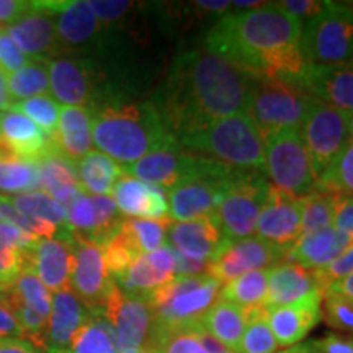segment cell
Segmentation results:
<instances>
[{
  "instance_id": "obj_1",
  "label": "cell",
  "mask_w": 353,
  "mask_h": 353,
  "mask_svg": "<svg viewBox=\"0 0 353 353\" xmlns=\"http://www.w3.org/2000/svg\"><path fill=\"white\" fill-rule=\"evenodd\" d=\"M254 81L252 72L201 41L175 56L154 103L179 138L206 123L244 113Z\"/></svg>"
},
{
  "instance_id": "obj_2",
  "label": "cell",
  "mask_w": 353,
  "mask_h": 353,
  "mask_svg": "<svg viewBox=\"0 0 353 353\" xmlns=\"http://www.w3.org/2000/svg\"><path fill=\"white\" fill-rule=\"evenodd\" d=\"M303 23L278 3L234 12L213 21L203 44L254 76L293 83L307 63L301 54Z\"/></svg>"
},
{
  "instance_id": "obj_3",
  "label": "cell",
  "mask_w": 353,
  "mask_h": 353,
  "mask_svg": "<svg viewBox=\"0 0 353 353\" xmlns=\"http://www.w3.org/2000/svg\"><path fill=\"white\" fill-rule=\"evenodd\" d=\"M90 113L94 144L121 167L175 138L154 100H108L90 108Z\"/></svg>"
},
{
  "instance_id": "obj_4",
  "label": "cell",
  "mask_w": 353,
  "mask_h": 353,
  "mask_svg": "<svg viewBox=\"0 0 353 353\" xmlns=\"http://www.w3.org/2000/svg\"><path fill=\"white\" fill-rule=\"evenodd\" d=\"M176 139L187 151L219 164L237 170L263 172V138L245 113L206 123Z\"/></svg>"
},
{
  "instance_id": "obj_5",
  "label": "cell",
  "mask_w": 353,
  "mask_h": 353,
  "mask_svg": "<svg viewBox=\"0 0 353 353\" xmlns=\"http://www.w3.org/2000/svg\"><path fill=\"white\" fill-rule=\"evenodd\" d=\"M237 169L195 154L187 176L167 192L169 214L176 223L213 216Z\"/></svg>"
},
{
  "instance_id": "obj_6",
  "label": "cell",
  "mask_w": 353,
  "mask_h": 353,
  "mask_svg": "<svg viewBox=\"0 0 353 353\" xmlns=\"http://www.w3.org/2000/svg\"><path fill=\"white\" fill-rule=\"evenodd\" d=\"M223 285L208 273L198 276H175L149 298L152 329H179L196 324L216 303Z\"/></svg>"
},
{
  "instance_id": "obj_7",
  "label": "cell",
  "mask_w": 353,
  "mask_h": 353,
  "mask_svg": "<svg viewBox=\"0 0 353 353\" xmlns=\"http://www.w3.org/2000/svg\"><path fill=\"white\" fill-rule=\"evenodd\" d=\"M312 100L294 83L255 76L244 113L265 139L273 132L301 125Z\"/></svg>"
},
{
  "instance_id": "obj_8",
  "label": "cell",
  "mask_w": 353,
  "mask_h": 353,
  "mask_svg": "<svg viewBox=\"0 0 353 353\" xmlns=\"http://www.w3.org/2000/svg\"><path fill=\"white\" fill-rule=\"evenodd\" d=\"M263 172L272 187L291 196L304 198L317 190V175L312 169L299 128H288L263 139Z\"/></svg>"
},
{
  "instance_id": "obj_9",
  "label": "cell",
  "mask_w": 353,
  "mask_h": 353,
  "mask_svg": "<svg viewBox=\"0 0 353 353\" xmlns=\"http://www.w3.org/2000/svg\"><path fill=\"white\" fill-rule=\"evenodd\" d=\"M353 43V3L325 2L314 19L303 25L301 54L307 64L347 63Z\"/></svg>"
},
{
  "instance_id": "obj_10",
  "label": "cell",
  "mask_w": 353,
  "mask_h": 353,
  "mask_svg": "<svg viewBox=\"0 0 353 353\" xmlns=\"http://www.w3.org/2000/svg\"><path fill=\"white\" fill-rule=\"evenodd\" d=\"M270 188L272 185L262 172L236 170L214 213L226 241H241L252 236Z\"/></svg>"
},
{
  "instance_id": "obj_11",
  "label": "cell",
  "mask_w": 353,
  "mask_h": 353,
  "mask_svg": "<svg viewBox=\"0 0 353 353\" xmlns=\"http://www.w3.org/2000/svg\"><path fill=\"white\" fill-rule=\"evenodd\" d=\"M299 132L317 179L350 141L345 112H339L317 100H312L307 107Z\"/></svg>"
},
{
  "instance_id": "obj_12",
  "label": "cell",
  "mask_w": 353,
  "mask_h": 353,
  "mask_svg": "<svg viewBox=\"0 0 353 353\" xmlns=\"http://www.w3.org/2000/svg\"><path fill=\"white\" fill-rule=\"evenodd\" d=\"M50 94L64 107L94 108L103 101L100 72L95 63L82 56H57L48 61Z\"/></svg>"
},
{
  "instance_id": "obj_13",
  "label": "cell",
  "mask_w": 353,
  "mask_h": 353,
  "mask_svg": "<svg viewBox=\"0 0 353 353\" xmlns=\"http://www.w3.org/2000/svg\"><path fill=\"white\" fill-rule=\"evenodd\" d=\"M114 330L118 353L148 347L152 334L154 314L149 299L123 293L113 283L99 311Z\"/></svg>"
},
{
  "instance_id": "obj_14",
  "label": "cell",
  "mask_w": 353,
  "mask_h": 353,
  "mask_svg": "<svg viewBox=\"0 0 353 353\" xmlns=\"http://www.w3.org/2000/svg\"><path fill=\"white\" fill-rule=\"evenodd\" d=\"M285 252L259 236L241 241H226L216 257L210 262L208 275L221 285L229 283L245 273L272 268L281 263Z\"/></svg>"
},
{
  "instance_id": "obj_15",
  "label": "cell",
  "mask_w": 353,
  "mask_h": 353,
  "mask_svg": "<svg viewBox=\"0 0 353 353\" xmlns=\"http://www.w3.org/2000/svg\"><path fill=\"white\" fill-rule=\"evenodd\" d=\"M74 268L70 276V290L82 299L90 311L103 306L114 281L110 276L101 245L74 236Z\"/></svg>"
},
{
  "instance_id": "obj_16",
  "label": "cell",
  "mask_w": 353,
  "mask_h": 353,
  "mask_svg": "<svg viewBox=\"0 0 353 353\" xmlns=\"http://www.w3.org/2000/svg\"><path fill=\"white\" fill-rule=\"evenodd\" d=\"M195 154L187 151L179 139L172 138L157 145L134 164L121 167L123 174L162 188L167 193L179 185L192 169Z\"/></svg>"
},
{
  "instance_id": "obj_17",
  "label": "cell",
  "mask_w": 353,
  "mask_h": 353,
  "mask_svg": "<svg viewBox=\"0 0 353 353\" xmlns=\"http://www.w3.org/2000/svg\"><path fill=\"white\" fill-rule=\"evenodd\" d=\"M54 19L61 51H85L99 43L101 25L92 12L88 0L65 2H37Z\"/></svg>"
},
{
  "instance_id": "obj_18",
  "label": "cell",
  "mask_w": 353,
  "mask_h": 353,
  "mask_svg": "<svg viewBox=\"0 0 353 353\" xmlns=\"http://www.w3.org/2000/svg\"><path fill=\"white\" fill-rule=\"evenodd\" d=\"M303 198L270 188L267 203L259 216L255 232L260 239L270 242L285 252L301 236Z\"/></svg>"
},
{
  "instance_id": "obj_19",
  "label": "cell",
  "mask_w": 353,
  "mask_h": 353,
  "mask_svg": "<svg viewBox=\"0 0 353 353\" xmlns=\"http://www.w3.org/2000/svg\"><path fill=\"white\" fill-rule=\"evenodd\" d=\"M293 83L327 107L345 113L353 112V68L347 63L307 64Z\"/></svg>"
},
{
  "instance_id": "obj_20",
  "label": "cell",
  "mask_w": 353,
  "mask_h": 353,
  "mask_svg": "<svg viewBox=\"0 0 353 353\" xmlns=\"http://www.w3.org/2000/svg\"><path fill=\"white\" fill-rule=\"evenodd\" d=\"M175 278V252L169 244L141 255L128 270L114 278L123 293L149 299L159 288Z\"/></svg>"
},
{
  "instance_id": "obj_21",
  "label": "cell",
  "mask_w": 353,
  "mask_h": 353,
  "mask_svg": "<svg viewBox=\"0 0 353 353\" xmlns=\"http://www.w3.org/2000/svg\"><path fill=\"white\" fill-rule=\"evenodd\" d=\"M322 286L316 270H309L298 263L281 262L270 268L268 293L263 307L291 306L306 299L324 298Z\"/></svg>"
},
{
  "instance_id": "obj_22",
  "label": "cell",
  "mask_w": 353,
  "mask_h": 353,
  "mask_svg": "<svg viewBox=\"0 0 353 353\" xmlns=\"http://www.w3.org/2000/svg\"><path fill=\"white\" fill-rule=\"evenodd\" d=\"M90 314V309L70 288L52 294L43 350L46 353H69L74 337L88 321Z\"/></svg>"
},
{
  "instance_id": "obj_23",
  "label": "cell",
  "mask_w": 353,
  "mask_h": 353,
  "mask_svg": "<svg viewBox=\"0 0 353 353\" xmlns=\"http://www.w3.org/2000/svg\"><path fill=\"white\" fill-rule=\"evenodd\" d=\"M26 267L32 268L51 293L70 288L74 268L72 237L39 239L26 255Z\"/></svg>"
},
{
  "instance_id": "obj_24",
  "label": "cell",
  "mask_w": 353,
  "mask_h": 353,
  "mask_svg": "<svg viewBox=\"0 0 353 353\" xmlns=\"http://www.w3.org/2000/svg\"><path fill=\"white\" fill-rule=\"evenodd\" d=\"M167 241L174 252L183 257L211 262L226 242L216 216L188 223H174L167 228Z\"/></svg>"
},
{
  "instance_id": "obj_25",
  "label": "cell",
  "mask_w": 353,
  "mask_h": 353,
  "mask_svg": "<svg viewBox=\"0 0 353 353\" xmlns=\"http://www.w3.org/2000/svg\"><path fill=\"white\" fill-rule=\"evenodd\" d=\"M6 30L30 61H50L61 52L54 19L37 2H33V12Z\"/></svg>"
},
{
  "instance_id": "obj_26",
  "label": "cell",
  "mask_w": 353,
  "mask_h": 353,
  "mask_svg": "<svg viewBox=\"0 0 353 353\" xmlns=\"http://www.w3.org/2000/svg\"><path fill=\"white\" fill-rule=\"evenodd\" d=\"M113 201L121 216L128 219H165L170 218L169 201L162 188L144 183L123 174L114 183Z\"/></svg>"
},
{
  "instance_id": "obj_27",
  "label": "cell",
  "mask_w": 353,
  "mask_h": 353,
  "mask_svg": "<svg viewBox=\"0 0 353 353\" xmlns=\"http://www.w3.org/2000/svg\"><path fill=\"white\" fill-rule=\"evenodd\" d=\"M353 247V239L335 228L306 232L290 247L283 262L298 263L309 270H322Z\"/></svg>"
},
{
  "instance_id": "obj_28",
  "label": "cell",
  "mask_w": 353,
  "mask_h": 353,
  "mask_svg": "<svg viewBox=\"0 0 353 353\" xmlns=\"http://www.w3.org/2000/svg\"><path fill=\"white\" fill-rule=\"evenodd\" d=\"M0 148L15 157L38 161L52 148L51 138L15 110L0 112Z\"/></svg>"
},
{
  "instance_id": "obj_29",
  "label": "cell",
  "mask_w": 353,
  "mask_h": 353,
  "mask_svg": "<svg viewBox=\"0 0 353 353\" xmlns=\"http://www.w3.org/2000/svg\"><path fill=\"white\" fill-rule=\"evenodd\" d=\"M322 299L324 298H312L291 306L267 309L268 325L278 347H294L319 324Z\"/></svg>"
},
{
  "instance_id": "obj_30",
  "label": "cell",
  "mask_w": 353,
  "mask_h": 353,
  "mask_svg": "<svg viewBox=\"0 0 353 353\" xmlns=\"http://www.w3.org/2000/svg\"><path fill=\"white\" fill-rule=\"evenodd\" d=\"M51 144L56 152H59L72 164H77L87 154L94 151L90 108H61L59 123L54 136L51 138Z\"/></svg>"
},
{
  "instance_id": "obj_31",
  "label": "cell",
  "mask_w": 353,
  "mask_h": 353,
  "mask_svg": "<svg viewBox=\"0 0 353 353\" xmlns=\"http://www.w3.org/2000/svg\"><path fill=\"white\" fill-rule=\"evenodd\" d=\"M39 175V190L50 195L61 205L68 206L79 193L83 192L79 182L76 164L50 149L37 161Z\"/></svg>"
},
{
  "instance_id": "obj_32",
  "label": "cell",
  "mask_w": 353,
  "mask_h": 353,
  "mask_svg": "<svg viewBox=\"0 0 353 353\" xmlns=\"http://www.w3.org/2000/svg\"><path fill=\"white\" fill-rule=\"evenodd\" d=\"M39 239L0 221V293L10 290L26 267V255Z\"/></svg>"
},
{
  "instance_id": "obj_33",
  "label": "cell",
  "mask_w": 353,
  "mask_h": 353,
  "mask_svg": "<svg viewBox=\"0 0 353 353\" xmlns=\"http://www.w3.org/2000/svg\"><path fill=\"white\" fill-rule=\"evenodd\" d=\"M198 324L219 343L237 353L247 325V309L218 299L201 316Z\"/></svg>"
},
{
  "instance_id": "obj_34",
  "label": "cell",
  "mask_w": 353,
  "mask_h": 353,
  "mask_svg": "<svg viewBox=\"0 0 353 353\" xmlns=\"http://www.w3.org/2000/svg\"><path fill=\"white\" fill-rule=\"evenodd\" d=\"M79 182L88 195L110 196L114 183L123 175L120 164L100 151H92L76 164Z\"/></svg>"
},
{
  "instance_id": "obj_35",
  "label": "cell",
  "mask_w": 353,
  "mask_h": 353,
  "mask_svg": "<svg viewBox=\"0 0 353 353\" xmlns=\"http://www.w3.org/2000/svg\"><path fill=\"white\" fill-rule=\"evenodd\" d=\"M39 175L37 161L0 154V195L19 196L38 192Z\"/></svg>"
},
{
  "instance_id": "obj_36",
  "label": "cell",
  "mask_w": 353,
  "mask_h": 353,
  "mask_svg": "<svg viewBox=\"0 0 353 353\" xmlns=\"http://www.w3.org/2000/svg\"><path fill=\"white\" fill-rule=\"evenodd\" d=\"M268 276H270V268L245 273L223 286L218 299L237 304L244 309L263 306L268 293Z\"/></svg>"
},
{
  "instance_id": "obj_37",
  "label": "cell",
  "mask_w": 353,
  "mask_h": 353,
  "mask_svg": "<svg viewBox=\"0 0 353 353\" xmlns=\"http://www.w3.org/2000/svg\"><path fill=\"white\" fill-rule=\"evenodd\" d=\"M8 200L19 213L30 216V218L52 224L64 234H72L68 224V208L52 200L50 195L38 190V192L25 193L19 196H8Z\"/></svg>"
},
{
  "instance_id": "obj_38",
  "label": "cell",
  "mask_w": 353,
  "mask_h": 353,
  "mask_svg": "<svg viewBox=\"0 0 353 353\" xmlns=\"http://www.w3.org/2000/svg\"><path fill=\"white\" fill-rule=\"evenodd\" d=\"M8 94L13 103L50 94L48 61H30L20 70L7 76Z\"/></svg>"
},
{
  "instance_id": "obj_39",
  "label": "cell",
  "mask_w": 353,
  "mask_h": 353,
  "mask_svg": "<svg viewBox=\"0 0 353 353\" xmlns=\"http://www.w3.org/2000/svg\"><path fill=\"white\" fill-rule=\"evenodd\" d=\"M172 219H125L120 232L139 255L154 252L167 242V228Z\"/></svg>"
},
{
  "instance_id": "obj_40",
  "label": "cell",
  "mask_w": 353,
  "mask_h": 353,
  "mask_svg": "<svg viewBox=\"0 0 353 353\" xmlns=\"http://www.w3.org/2000/svg\"><path fill=\"white\" fill-rule=\"evenodd\" d=\"M69 353H118L112 324L100 312L90 317L74 337Z\"/></svg>"
},
{
  "instance_id": "obj_41",
  "label": "cell",
  "mask_w": 353,
  "mask_h": 353,
  "mask_svg": "<svg viewBox=\"0 0 353 353\" xmlns=\"http://www.w3.org/2000/svg\"><path fill=\"white\" fill-rule=\"evenodd\" d=\"M7 293L32 311L50 319L52 293L43 285V281L34 275V272L30 267H25V270L20 273L12 288L7 290Z\"/></svg>"
},
{
  "instance_id": "obj_42",
  "label": "cell",
  "mask_w": 353,
  "mask_h": 353,
  "mask_svg": "<svg viewBox=\"0 0 353 353\" xmlns=\"http://www.w3.org/2000/svg\"><path fill=\"white\" fill-rule=\"evenodd\" d=\"M335 201L337 193L325 192L317 188L303 198L301 213V234L321 231V229L334 228Z\"/></svg>"
},
{
  "instance_id": "obj_43",
  "label": "cell",
  "mask_w": 353,
  "mask_h": 353,
  "mask_svg": "<svg viewBox=\"0 0 353 353\" xmlns=\"http://www.w3.org/2000/svg\"><path fill=\"white\" fill-rule=\"evenodd\" d=\"M278 343L273 337L263 306L247 309V325L237 353H275Z\"/></svg>"
},
{
  "instance_id": "obj_44",
  "label": "cell",
  "mask_w": 353,
  "mask_h": 353,
  "mask_svg": "<svg viewBox=\"0 0 353 353\" xmlns=\"http://www.w3.org/2000/svg\"><path fill=\"white\" fill-rule=\"evenodd\" d=\"M196 324L179 329H152L148 347L152 353H208L198 339Z\"/></svg>"
},
{
  "instance_id": "obj_45",
  "label": "cell",
  "mask_w": 353,
  "mask_h": 353,
  "mask_svg": "<svg viewBox=\"0 0 353 353\" xmlns=\"http://www.w3.org/2000/svg\"><path fill=\"white\" fill-rule=\"evenodd\" d=\"M317 188L353 196V141H348L329 169L317 179Z\"/></svg>"
},
{
  "instance_id": "obj_46",
  "label": "cell",
  "mask_w": 353,
  "mask_h": 353,
  "mask_svg": "<svg viewBox=\"0 0 353 353\" xmlns=\"http://www.w3.org/2000/svg\"><path fill=\"white\" fill-rule=\"evenodd\" d=\"M10 110L23 113L26 118H30L34 125L46 132L50 138L54 136L57 130V123H59L61 117V105L48 95H39L34 99H28L25 101H19V103H13Z\"/></svg>"
},
{
  "instance_id": "obj_47",
  "label": "cell",
  "mask_w": 353,
  "mask_h": 353,
  "mask_svg": "<svg viewBox=\"0 0 353 353\" xmlns=\"http://www.w3.org/2000/svg\"><path fill=\"white\" fill-rule=\"evenodd\" d=\"M322 316L329 327L353 335V299L341 296V294L325 293Z\"/></svg>"
},
{
  "instance_id": "obj_48",
  "label": "cell",
  "mask_w": 353,
  "mask_h": 353,
  "mask_svg": "<svg viewBox=\"0 0 353 353\" xmlns=\"http://www.w3.org/2000/svg\"><path fill=\"white\" fill-rule=\"evenodd\" d=\"M88 6H90L101 28L120 23L134 8V3L128 2V0H88Z\"/></svg>"
},
{
  "instance_id": "obj_49",
  "label": "cell",
  "mask_w": 353,
  "mask_h": 353,
  "mask_svg": "<svg viewBox=\"0 0 353 353\" xmlns=\"http://www.w3.org/2000/svg\"><path fill=\"white\" fill-rule=\"evenodd\" d=\"M28 63L30 59L20 51L7 30L0 28V72L10 76Z\"/></svg>"
},
{
  "instance_id": "obj_50",
  "label": "cell",
  "mask_w": 353,
  "mask_h": 353,
  "mask_svg": "<svg viewBox=\"0 0 353 353\" xmlns=\"http://www.w3.org/2000/svg\"><path fill=\"white\" fill-rule=\"evenodd\" d=\"M316 272L322 286L327 291L329 286L335 283V281L342 280V278H345L350 275V273H353V247H350L345 254H342L341 257L334 260V262L327 265V267Z\"/></svg>"
},
{
  "instance_id": "obj_51",
  "label": "cell",
  "mask_w": 353,
  "mask_h": 353,
  "mask_svg": "<svg viewBox=\"0 0 353 353\" xmlns=\"http://www.w3.org/2000/svg\"><path fill=\"white\" fill-rule=\"evenodd\" d=\"M312 353H353V335L330 332L307 342Z\"/></svg>"
},
{
  "instance_id": "obj_52",
  "label": "cell",
  "mask_w": 353,
  "mask_h": 353,
  "mask_svg": "<svg viewBox=\"0 0 353 353\" xmlns=\"http://www.w3.org/2000/svg\"><path fill=\"white\" fill-rule=\"evenodd\" d=\"M0 339H25L23 329L8 301L6 291L0 293Z\"/></svg>"
},
{
  "instance_id": "obj_53",
  "label": "cell",
  "mask_w": 353,
  "mask_h": 353,
  "mask_svg": "<svg viewBox=\"0 0 353 353\" xmlns=\"http://www.w3.org/2000/svg\"><path fill=\"white\" fill-rule=\"evenodd\" d=\"M281 10H285L288 15L294 17L303 23V20H311L316 15H319L324 8L325 2H317V0H283L276 2Z\"/></svg>"
},
{
  "instance_id": "obj_54",
  "label": "cell",
  "mask_w": 353,
  "mask_h": 353,
  "mask_svg": "<svg viewBox=\"0 0 353 353\" xmlns=\"http://www.w3.org/2000/svg\"><path fill=\"white\" fill-rule=\"evenodd\" d=\"M334 228L353 239V196L337 195L335 201Z\"/></svg>"
},
{
  "instance_id": "obj_55",
  "label": "cell",
  "mask_w": 353,
  "mask_h": 353,
  "mask_svg": "<svg viewBox=\"0 0 353 353\" xmlns=\"http://www.w3.org/2000/svg\"><path fill=\"white\" fill-rule=\"evenodd\" d=\"M33 12V2L25 0H0V26L7 28Z\"/></svg>"
},
{
  "instance_id": "obj_56",
  "label": "cell",
  "mask_w": 353,
  "mask_h": 353,
  "mask_svg": "<svg viewBox=\"0 0 353 353\" xmlns=\"http://www.w3.org/2000/svg\"><path fill=\"white\" fill-rule=\"evenodd\" d=\"M0 353H43L26 339H0Z\"/></svg>"
},
{
  "instance_id": "obj_57",
  "label": "cell",
  "mask_w": 353,
  "mask_h": 353,
  "mask_svg": "<svg viewBox=\"0 0 353 353\" xmlns=\"http://www.w3.org/2000/svg\"><path fill=\"white\" fill-rule=\"evenodd\" d=\"M195 330H196L198 339H200V342L203 343V347H205V350L208 353H236V352L229 350L228 347H224L223 343H219L214 337H211V335L206 332V330L203 329L200 324H198V322L195 325Z\"/></svg>"
},
{
  "instance_id": "obj_58",
  "label": "cell",
  "mask_w": 353,
  "mask_h": 353,
  "mask_svg": "<svg viewBox=\"0 0 353 353\" xmlns=\"http://www.w3.org/2000/svg\"><path fill=\"white\" fill-rule=\"evenodd\" d=\"M325 293H334V294H341V296H345L348 299H353V273L350 275L342 278V280L335 281L327 288Z\"/></svg>"
},
{
  "instance_id": "obj_59",
  "label": "cell",
  "mask_w": 353,
  "mask_h": 353,
  "mask_svg": "<svg viewBox=\"0 0 353 353\" xmlns=\"http://www.w3.org/2000/svg\"><path fill=\"white\" fill-rule=\"evenodd\" d=\"M13 101L10 99V94H8L7 87V76L0 72V112H6V110H10Z\"/></svg>"
},
{
  "instance_id": "obj_60",
  "label": "cell",
  "mask_w": 353,
  "mask_h": 353,
  "mask_svg": "<svg viewBox=\"0 0 353 353\" xmlns=\"http://www.w3.org/2000/svg\"><path fill=\"white\" fill-rule=\"evenodd\" d=\"M280 353H312V350L311 347H309V343H299V345H294L288 348V350Z\"/></svg>"
},
{
  "instance_id": "obj_61",
  "label": "cell",
  "mask_w": 353,
  "mask_h": 353,
  "mask_svg": "<svg viewBox=\"0 0 353 353\" xmlns=\"http://www.w3.org/2000/svg\"><path fill=\"white\" fill-rule=\"evenodd\" d=\"M345 118H347L348 138H350V141H353V112H348V113H345Z\"/></svg>"
},
{
  "instance_id": "obj_62",
  "label": "cell",
  "mask_w": 353,
  "mask_h": 353,
  "mask_svg": "<svg viewBox=\"0 0 353 353\" xmlns=\"http://www.w3.org/2000/svg\"><path fill=\"white\" fill-rule=\"evenodd\" d=\"M123 353H152L149 348H136V350H130V352H123Z\"/></svg>"
},
{
  "instance_id": "obj_63",
  "label": "cell",
  "mask_w": 353,
  "mask_h": 353,
  "mask_svg": "<svg viewBox=\"0 0 353 353\" xmlns=\"http://www.w3.org/2000/svg\"><path fill=\"white\" fill-rule=\"evenodd\" d=\"M347 64H348V65H352V68H353V43H352L350 52H348V57H347Z\"/></svg>"
},
{
  "instance_id": "obj_64",
  "label": "cell",
  "mask_w": 353,
  "mask_h": 353,
  "mask_svg": "<svg viewBox=\"0 0 353 353\" xmlns=\"http://www.w3.org/2000/svg\"><path fill=\"white\" fill-rule=\"evenodd\" d=\"M2 152H3V151H2V148H0V154H2Z\"/></svg>"
}]
</instances>
